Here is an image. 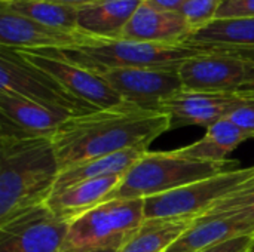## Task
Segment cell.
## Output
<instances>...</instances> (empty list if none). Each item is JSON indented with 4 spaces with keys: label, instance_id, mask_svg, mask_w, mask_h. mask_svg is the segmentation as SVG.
<instances>
[{
    "label": "cell",
    "instance_id": "4fadbf2b",
    "mask_svg": "<svg viewBox=\"0 0 254 252\" xmlns=\"http://www.w3.org/2000/svg\"><path fill=\"white\" fill-rule=\"evenodd\" d=\"M238 92H198L182 89L162 100L156 110L170 117L171 129L204 126L205 129L229 116L243 101Z\"/></svg>",
    "mask_w": 254,
    "mask_h": 252
},
{
    "label": "cell",
    "instance_id": "cb8c5ba5",
    "mask_svg": "<svg viewBox=\"0 0 254 252\" xmlns=\"http://www.w3.org/2000/svg\"><path fill=\"white\" fill-rule=\"evenodd\" d=\"M222 0H188L180 13L193 28V33L216 19Z\"/></svg>",
    "mask_w": 254,
    "mask_h": 252
},
{
    "label": "cell",
    "instance_id": "7c38bea8",
    "mask_svg": "<svg viewBox=\"0 0 254 252\" xmlns=\"http://www.w3.org/2000/svg\"><path fill=\"white\" fill-rule=\"evenodd\" d=\"M100 74L127 102L156 110L159 102L183 89L177 70L161 68H89Z\"/></svg>",
    "mask_w": 254,
    "mask_h": 252
},
{
    "label": "cell",
    "instance_id": "9a60e30c",
    "mask_svg": "<svg viewBox=\"0 0 254 252\" xmlns=\"http://www.w3.org/2000/svg\"><path fill=\"white\" fill-rule=\"evenodd\" d=\"M254 235V215L249 211H232L193 221L192 227L167 252H196L211 245Z\"/></svg>",
    "mask_w": 254,
    "mask_h": 252
},
{
    "label": "cell",
    "instance_id": "603a6c76",
    "mask_svg": "<svg viewBox=\"0 0 254 252\" xmlns=\"http://www.w3.org/2000/svg\"><path fill=\"white\" fill-rule=\"evenodd\" d=\"M0 4L34 19L40 24L64 28V30H79L77 27V10L76 7L60 4L49 0H0Z\"/></svg>",
    "mask_w": 254,
    "mask_h": 252
},
{
    "label": "cell",
    "instance_id": "4dcf8cb0",
    "mask_svg": "<svg viewBox=\"0 0 254 252\" xmlns=\"http://www.w3.org/2000/svg\"><path fill=\"white\" fill-rule=\"evenodd\" d=\"M49 1H55V3H60V4H65V6L80 9V7L89 6V4H92V3H95L98 0H49Z\"/></svg>",
    "mask_w": 254,
    "mask_h": 252
},
{
    "label": "cell",
    "instance_id": "ac0fdd59",
    "mask_svg": "<svg viewBox=\"0 0 254 252\" xmlns=\"http://www.w3.org/2000/svg\"><path fill=\"white\" fill-rule=\"evenodd\" d=\"M144 0H98L77 10L79 30L101 40L119 39Z\"/></svg>",
    "mask_w": 254,
    "mask_h": 252
},
{
    "label": "cell",
    "instance_id": "277c9868",
    "mask_svg": "<svg viewBox=\"0 0 254 252\" xmlns=\"http://www.w3.org/2000/svg\"><path fill=\"white\" fill-rule=\"evenodd\" d=\"M220 48L192 43H150L127 39L101 40L95 45L58 50L70 61L86 68H161L179 70V67L198 55L214 52Z\"/></svg>",
    "mask_w": 254,
    "mask_h": 252
},
{
    "label": "cell",
    "instance_id": "8992f818",
    "mask_svg": "<svg viewBox=\"0 0 254 252\" xmlns=\"http://www.w3.org/2000/svg\"><path fill=\"white\" fill-rule=\"evenodd\" d=\"M144 220V199L104 202L68 224L63 251H116Z\"/></svg>",
    "mask_w": 254,
    "mask_h": 252
},
{
    "label": "cell",
    "instance_id": "7402d4cb",
    "mask_svg": "<svg viewBox=\"0 0 254 252\" xmlns=\"http://www.w3.org/2000/svg\"><path fill=\"white\" fill-rule=\"evenodd\" d=\"M193 224V220L146 218L115 252H167Z\"/></svg>",
    "mask_w": 254,
    "mask_h": 252
},
{
    "label": "cell",
    "instance_id": "8fae6325",
    "mask_svg": "<svg viewBox=\"0 0 254 252\" xmlns=\"http://www.w3.org/2000/svg\"><path fill=\"white\" fill-rule=\"evenodd\" d=\"M250 59L232 49L193 56L179 67V76L186 91L238 92L246 82Z\"/></svg>",
    "mask_w": 254,
    "mask_h": 252
},
{
    "label": "cell",
    "instance_id": "e0dca14e",
    "mask_svg": "<svg viewBox=\"0 0 254 252\" xmlns=\"http://www.w3.org/2000/svg\"><path fill=\"white\" fill-rule=\"evenodd\" d=\"M122 177L124 175H115L77 183L64 190L52 193L45 205L55 217L70 224L95 206L107 202Z\"/></svg>",
    "mask_w": 254,
    "mask_h": 252
},
{
    "label": "cell",
    "instance_id": "3957f363",
    "mask_svg": "<svg viewBox=\"0 0 254 252\" xmlns=\"http://www.w3.org/2000/svg\"><path fill=\"white\" fill-rule=\"evenodd\" d=\"M238 166H241L240 162L231 159L228 162L213 163L183 157L174 150H147L122 177L107 202L116 199H147L159 196Z\"/></svg>",
    "mask_w": 254,
    "mask_h": 252
},
{
    "label": "cell",
    "instance_id": "7a4b0ae2",
    "mask_svg": "<svg viewBox=\"0 0 254 252\" xmlns=\"http://www.w3.org/2000/svg\"><path fill=\"white\" fill-rule=\"evenodd\" d=\"M60 171L52 138L0 135V224L45 205Z\"/></svg>",
    "mask_w": 254,
    "mask_h": 252
},
{
    "label": "cell",
    "instance_id": "f546056e",
    "mask_svg": "<svg viewBox=\"0 0 254 252\" xmlns=\"http://www.w3.org/2000/svg\"><path fill=\"white\" fill-rule=\"evenodd\" d=\"M238 94H243V95H254V61H250L249 65H247L246 82L241 86V89L238 91Z\"/></svg>",
    "mask_w": 254,
    "mask_h": 252
},
{
    "label": "cell",
    "instance_id": "4316f807",
    "mask_svg": "<svg viewBox=\"0 0 254 252\" xmlns=\"http://www.w3.org/2000/svg\"><path fill=\"white\" fill-rule=\"evenodd\" d=\"M254 18V0H222L214 21Z\"/></svg>",
    "mask_w": 254,
    "mask_h": 252
},
{
    "label": "cell",
    "instance_id": "d4e9b609",
    "mask_svg": "<svg viewBox=\"0 0 254 252\" xmlns=\"http://www.w3.org/2000/svg\"><path fill=\"white\" fill-rule=\"evenodd\" d=\"M232 211H249L254 215V187L225 199L223 202H220L217 206H214L210 212H207L202 217H211V215L232 212Z\"/></svg>",
    "mask_w": 254,
    "mask_h": 252
},
{
    "label": "cell",
    "instance_id": "5b68a950",
    "mask_svg": "<svg viewBox=\"0 0 254 252\" xmlns=\"http://www.w3.org/2000/svg\"><path fill=\"white\" fill-rule=\"evenodd\" d=\"M254 187V166H238L173 192L144 199V217L198 220L225 199Z\"/></svg>",
    "mask_w": 254,
    "mask_h": 252
},
{
    "label": "cell",
    "instance_id": "6da1fadb",
    "mask_svg": "<svg viewBox=\"0 0 254 252\" xmlns=\"http://www.w3.org/2000/svg\"><path fill=\"white\" fill-rule=\"evenodd\" d=\"M171 131V122L159 110L124 105L71 116L52 137L60 169L121 153L149 150L162 134Z\"/></svg>",
    "mask_w": 254,
    "mask_h": 252
},
{
    "label": "cell",
    "instance_id": "484cf974",
    "mask_svg": "<svg viewBox=\"0 0 254 252\" xmlns=\"http://www.w3.org/2000/svg\"><path fill=\"white\" fill-rule=\"evenodd\" d=\"M243 97V101L229 113L228 119L243 129L250 138H254V95Z\"/></svg>",
    "mask_w": 254,
    "mask_h": 252
},
{
    "label": "cell",
    "instance_id": "44dd1931",
    "mask_svg": "<svg viewBox=\"0 0 254 252\" xmlns=\"http://www.w3.org/2000/svg\"><path fill=\"white\" fill-rule=\"evenodd\" d=\"M147 150H125L121 153L91 159L77 165H73L70 168H65L60 171V175L57 178L54 192L64 190L70 186H74L77 183H83L88 180H98L106 177H115V175H125L135 163L137 160L146 153Z\"/></svg>",
    "mask_w": 254,
    "mask_h": 252
},
{
    "label": "cell",
    "instance_id": "52a82bcc",
    "mask_svg": "<svg viewBox=\"0 0 254 252\" xmlns=\"http://www.w3.org/2000/svg\"><path fill=\"white\" fill-rule=\"evenodd\" d=\"M0 92L18 95L71 116L97 110L74 98L55 79L27 62L16 50L4 46H0Z\"/></svg>",
    "mask_w": 254,
    "mask_h": 252
},
{
    "label": "cell",
    "instance_id": "1f68e13d",
    "mask_svg": "<svg viewBox=\"0 0 254 252\" xmlns=\"http://www.w3.org/2000/svg\"><path fill=\"white\" fill-rule=\"evenodd\" d=\"M61 252H73V251H61ZM95 252H115L113 250H106V251H95Z\"/></svg>",
    "mask_w": 254,
    "mask_h": 252
},
{
    "label": "cell",
    "instance_id": "30bf717a",
    "mask_svg": "<svg viewBox=\"0 0 254 252\" xmlns=\"http://www.w3.org/2000/svg\"><path fill=\"white\" fill-rule=\"evenodd\" d=\"M67 232L68 223L40 205L0 224V252H61Z\"/></svg>",
    "mask_w": 254,
    "mask_h": 252
},
{
    "label": "cell",
    "instance_id": "d6986e66",
    "mask_svg": "<svg viewBox=\"0 0 254 252\" xmlns=\"http://www.w3.org/2000/svg\"><path fill=\"white\" fill-rule=\"evenodd\" d=\"M252 140L243 129L232 123L228 117L208 126L204 137L189 146L176 149L174 151L183 157L222 163L228 162V156L235 151L244 141Z\"/></svg>",
    "mask_w": 254,
    "mask_h": 252
},
{
    "label": "cell",
    "instance_id": "ffe728a7",
    "mask_svg": "<svg viewBox=\"0 0 254 252\" xmlns=\"http://www.w3.org/2000/svg\"><path fill=\"white\" fill-rule=\"evenodd\" d=\"M186 43L232 49L254 61V18L213 21L196 30Z\"/></svg>",
    "mask_w": 254,
    "mask_h": 252
},
{
    "label": "cell",
    "instance_id": "9c48e42d",
    "mask_svg": "<svg viewBox=\"0 0 254 252\" xmlns=\"http://www.w3.org/2000/svg\"><path fill=\"white\" fill-rule=\"evenodd\" d=\"M101 42L82 30L40 24L0 4V46L13 50H70Z\"/></svg>",
    "mask_w": 254,
    "mask_h": 252
},
{
    "label": "cell",
    "instance_id": "2e32d148",
    "mask_svg": "<svg viewBox=\"0 0 254 252\" xmlns=\"http://www.w3.org/2000/svg\"><path fill=\"white\" fill-rule=\"evenodd\" d=\"M193 28L180 12L156 9L146 1L137 9L119 39L177 45L186 43Z\"/></svg>",
    "mask_w": 254,
    "mask_h": 252
},
{
    "label": "cell",
    "instance_id": "ba28073f",
    "mask_svg": "<svg viewBox=\"0 0 254 252\" xmlns=\"http://www.w3.org/2000/svg\"><path fill=\"white\" fill-rule=\"evenodd\" d=\"M27 62L55 79L68 94L97 110H109L127 104L95 71L65 58L58 50H16Z\"/></svg>",
    "mask_w": 254,
    "mask_h": 252
},
{
    "label": "cell",
    "instance_id": "f1b7e54d",
    "mask_svg": "<svg viewBox=\"0 0 254 252\" xmlns=\"http://www.w3.org/2000/svg\"><path fill=\"white\" fill-rule=\"evenodd\" d=\"M147 4L161 9V10H170V12H180L182 7L186 4L188 0H144Z\"/></svg>",
    "mask_w": 254,
    "mask_h": 252
},
{
    "label": "cell",
    "instance_id": "5bb4252c",
    "mask_svg": "<svg viewBox=\"0 0 254 252\" xmlns=\"http://www.w3.org/2000/svg\"><path fill=\"white\" fill-rule=\"evenodd\" d=\"M71 117L27 98L0 92V135L16 138H52Z\"/></svg>",
    "mask_w": 254,
    "mask_h": 252
},
{
    "label": "cell",
    "instance_id": "d6a6232c",
    "mask_svg": "<svg viewBox=\"0 0 254 252\" xmlns=\"http://www.w3.org/2000/svg\"><path fill=\"white\" fill-rule=\"evenodd\" d=\"M252 252H254V250H253V251H252Z\"/></svg>",
    "mask_w": 254,
    "mask_h": 252
},
{
    "label": "cell",
    "instance_id": "83f0119b",
    "mask_svg": "<svg viewBox=\"0 0 254 252\" xmlns=\"http://www.w3.org/2000/svg\"><path fill=\"white\" fill-rule=\"evenodd\" d=\"M253 250L254 235H252V236H241L231 241H225L196 252H252Z\"/></svg>",
    "mask_w": 254,
    "mask_h": 252
}]
</instances>
